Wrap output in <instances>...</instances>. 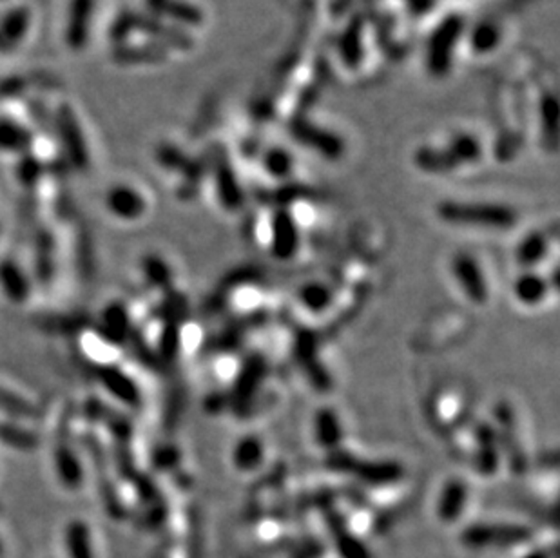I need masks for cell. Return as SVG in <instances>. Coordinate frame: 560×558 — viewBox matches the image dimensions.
Masks as SVG:
<instances>
[{"label": "cell", "instance_id": "obj_1", "mask_svg": "<svg viewBox=\"0 0 560 558\" xmlns=\"http://www.w3.org/2000/svg\"><path fill=\"white\" fill-rule=\"evenodd\" d=\"M439 216L453 225L476 227L486 230H508L511 227H516L517 221V214L511 209L492 203L446 202L441 203Z\"/></svg>", "mask_w": 560, "mask_h": 558}, {"label": "cell", "instance_id": "obj_2", "mask_svg": "<svg viewBox=\"0 0 560 558\" xmlns=\"http://www.w3.org/2000/svg\"><path fill=\"white\" fill-rule=\"evenodd\" d=\"M452 274L464 298L474 305H486L490 285L481 263L468 252H459L452 259Z\"/></svg>", "mask_w": 560, "mask_h": 558}, {"label": "cell", "instance_id": "obj_3", "mask_svg": "<svg viewBox=\"0 0 560 558\" xmlns=\"http://www.w3.org/2000/svg\"><path fill=\"white\" fill-rule=\"evenodd\" d=\"M300 223L287 212H277L268 225L267 245L274 258L287 261L298 254L300 249Z\"/></svg>", "mask_w": 560, "mask_h": 558}, {"label": "cell", "instance_id": "obj_4", "mask_svg": "<svg viewBox=\"0 0 560 558\" xmlns=\"http://www.w3.org/2000/svg\"><path fill=\"white\" fill-rule=\"evenodd\" d=\"M532 538V533L523 526L508 524H486L476 526L464 533V540L470 547H509L526 542Z\"/></svg>", "mask_w": 560, "mask_h": 558}, {"label": "cell", "instance_id": "obj_5", "mask_svg": "<svg viewBox=\"0 0 560 558\" xmlns=\"http://www.w3.org/2000/svg\"><path fill=\"white\" fill-rule=\"evenodd\" d=\"M470 502V491L460 479L448 481L437 497V519L443 524H455L466 514V507Z\"/></svg>", "mask_w": 560, "mask_h": 558}, {"label": "cell", "instance_id": "obj_6", "mask_svg": "<svg viewBox=\"0 0 560 558\" xmlns=\"http://www.w3.org/2000/svg\"><path fill=\"white\" fill-rule=\"evenodd\" d=\"M106 207L113 216L127 221L142 218L148 211V203L142 193H138L136 189L129 187V185H116V187H113L106 196Z\"/></svg>", "mask_w": 560, "mask_h": 558}, {"label": "cell", "instance_id": "obj_7", "mask_svg": "<svg viewBox=\"0 0 560 558\" xmlns=\"http://www.w3.org/2000/svg\"><path fill=\"white\" fill-rule=\"evenodd\" d=\"M92 10L95 0H71L66 22V42L71 50H80L87 44Z\"/></svg>", "mask_w": 560, "mask_h": 558}, {"label": "cell", "instance_id": "obj_8", "mask_svg": "<svg viewBox=\"0 0 560 558\" xmlns=\"http://www.w3.org/2000/svg\"><path fill=\"white\" fill-rule=\"evenodd\" d=\"M57 129L60 134L66 153L76 167H84L87 163V149L82 138L80 125L69 108H62L57 115Z\"/></svg>", "mask_w": 560, "mask_h": 558}, {"label": "cell", "instance_id": "obj_9", "mask_svg": "<svg viewBox=\"0 0 560 558\" xmlns=\"http://www.w3.org/2000/svg\"><path fill=\"white\" fill-rule=\"evenodd\" d=\"M548 294L549 283L539 272L526 270L513 282V298L523 307H539L548 299Z\"/></svg>", "mask_w": 560, "mask_h": 558}, {"label": "cell", "instance_id": "obj_10", "mask_svg": "<svg viewBox=\"0 0 560 558\" xmlns=\"http://www.w3.org/2000/svg\"><path fill=\"white\" fill-rule=\"evenodd\" d=\"M31 24V13L28 8H13L0 19V52H12L19 45Z\"/></svg>", "mask_w": 560, "mask_h": 558}, {"label": "cell", "instance_id": "obj_11", "mask_svg": "<svg viewBox=\"0 0 560 558\" xmlns=\"http://www.w3.org/2000/svg\"><path fill=\"white\" fill-rule=\"evenodd\" d=\"M265 458V448L261 439L249 435L238 441V444L232 450V462L238 468V472H256Z\"/></svg>", "mask_w": 560, "mask_h": 558}, {"label": "cell", "instance_id": "obj_12", "mask_svg": "<svg viewBox=\"0 0 560 558\" xmlns=\"http://www.w3.org/2000/svg\"><path fill=\"white\" fill-rule=\"evenodd\" d=\"M33 136L29 129L12 118H0V151L24 153L31 147Z\"/></svg>", "mask_w": 560, "mask_h": 558}, {"label": "cell", "instance_id": "obj_13", "mask_svg": "<svg viewBox=\"0 0 560 558\" xmlns=\"http://www.w3.org/2000/svg\"><path fill=\"white\" fill-rule=\"evenodd\" d=\"M316 439L323 448H334L341 439V425L334 410H321L316 417Z\"/></svg>", "mask_w": 560, "mask_h": 558}, {"label": "cell", "instance_id": "obj_14", "mask_svg": "<svg viewBox=\"0 0 560 558\" xmlns=\"http://www.w3.org/2000/svg\"><path fill=\"white\" fill-rule=\"evenodd\" d=\"M548 254V238H544L542 235H530L526 236L516 251V258L517 261L524 267V268H532L535 265H539Z\"/></svg>", "mask_w": 560, "mask_h": 558}, {"label": "cell", "instance_id": "obj_15", "mask_svg": "<svg viewBox=\"0 0 560 558\" xmlns=\"http://www.w3.org/2000/svg\"><path fill=\"white\" fill-rule=\"evenodd\" d=\"M148 4L153 12L169 15L176 19L178 22H185V24L200 22V13L193 6L181 3V0H148Z\"/></svg>", "mask_w": 560, "mask_h": 558}, {"label": "cell", "instance_id": "obj_16", "mask_svg": "<svg viewBox=\"0 0 560 558\" xmlns=\"http://www.w3.org/2000/svg\"><path fill=\"white\" fill-rule=\"evenodd\" d=\"M298 299L308 312H324L332 303V292L323 283H308L300 291Z\"/></svg>", "mask_w": 560, "mask_h": 558}, {"label": "cell", "instance_id": "obj_17", "mask_svg": "<svg viewBox=\"0 0 560 558\" xmlns=\"http://www.w3.org/2000/svg\"><path fill=\"white\" fill-rule=\"evenodd\" d=\"M26 87V80L22 76H12L0 80V100H12Z\"/></svg>", "mask_w": 560, "mask_h": 558}, {"label": "cell", "instance_id": "obj_18", "mask_svg": "<svg viewBox=\"0 0 560 558\" xmlns=\"http://www.w3.org/2000/svg\"><path fill=\"white\" fill-rule=\"evenodd\" d=\"M267 169H268V172H272L276 176H287L291 172V160L287 155L272 153V155H268Z\"/></svg>", "mask_w": 560, "mask_h": 558}, {"label": "cell", "instance_id": "obj_19", "mask_svg": "<svg viewBox=\"0 0 560 558\" xmlns=\"http://www.w3.org/2000/svg\"><path fill=\"white\" fill-rule=\"evenodd\" d=\"M517 558H555V551H548V547H532Z\"/></svg>", "mask_w": 560, "mask_h": 558}]
</instances>
